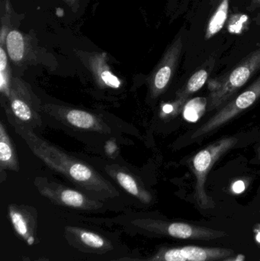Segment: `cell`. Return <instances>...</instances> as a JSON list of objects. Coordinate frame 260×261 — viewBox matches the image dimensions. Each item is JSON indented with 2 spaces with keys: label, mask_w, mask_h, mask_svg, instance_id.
I'll return each mask as SVG.
<instances>
[{
  "label": "cell",
  "mask_w": 260,
  "mask_h": 261,
  "mask_svg": "<svg viewBox=\"0 0 260 261\" xmlns=\"http://www.w3.org/2000/svg\"><path fill=\"white\" fill-rule=\"evenodd\" d=\"M6 112L8 120L15 132L24 140L32 153L47 167L87 191L105 197L119 196L117 190L112 184L86 163L68 154L56 146L40 138L31 130L30 127L18 122L10 113L6 110Z\"/></svg>",
  "instance_id": "cell-1"
},
{
  "label": "cell",
  "mask_w": 260,
  "mask_h": 261,
  "mask_svg": "<svg viewBox=\"0 0 260 261\" xmlns=\"http://www.w3.org/2000/svg\"><path fill=\"white\" fill-rule=\"evenodd\" d=\"M260 69V47L249 54L235 69L226 76L210 96L207 111L220 110L232 100L235 93Z\"/></svg>",
  "instance_id": "cell-2"
},
{
  "label": "cell",
  "mask_w": 260,
  "mask_h": 261,
  "mask_svg": "<svg viewBox=\"0 0 260 261\" xmlns=\"http://www.w3.org/2000/svg\"><path fill=\"white\" fill-rule=\"evenodd\" d=\"M238 141L235 137L221 138L198 151L192 159V170L196 179L195 197L198 203L203 208L212 206L213 204L206 191L208 174L214 164L230 150Z\"/></svg>",
  "instance_id": "cell-3"
},
{
  "label": "cell",
  "mask_w": 260,
  "mask_h": 261,
  "mask_svg": "<svg viewBox=\"0 0 260 261\" xmlns=\"http://www.w3.org/2000/svg\"><path fill=\"white\" fill-rule=\"evenodd\" d=\"M260 99V76L241 94L229 101L215 115L209 118L192 135V139H198L221 128L227 122L244 113Z\"/></svg>",
  "instance_id": "cell-4"
},
{
  "label": "cell",
  "mask_w": 260,
  "mask_h": 261,
  "mask_svg": "<svg viewBox=\"0 0 260 261\" xmlns=\"http://www.w3.org/2000/svg\"><path fill=\"white\" fill-rule=\"evenodd\" d=\"M9 109L6 108L18 122L27 126L41 125L39 99L26 83L18 77L12 78L10 94L7 98Z\"/></svg>",
  "instance_id": "cell-5"
},
{
  "label": "cell",
  "mask_w": 260,
  "mask_h": 261,
  "mask_svg": "<svg viewBox=\"0 0 260 261\" xmlns=\"http://www.w3.org/2000/svg\"><path fill=\"white\" fill-rule=\"evenodd\" d=\"M183 48V36L180 32L165 50L161 60L150 77V93L153 99L159 97L169 86L180 62Z\"/></svg>",
  "instance_id": "cell-6"
},
{
  "label": "cell",
  "mask_w": 260,
  "mask_h": 261,
  "mask_svg": "<svg viewBox=\"0 0 260 261\" xmlns=\"http://www.w3.org/2000/svg\"><path fill=\"white\" fill-rule=\"evenodd\" d=\"M35 184L42 196L60 205L77 208H94L99 207V202L92 200L77 190L64 187L45 177H36Z\"/></svg>",
  "instance_id": "cell-7"
},
{
  "label": "cell",
  "mask_w": 260,
  "mask_h": 261,
  "mask_svg": "<svg viewBox=\"0 0 260 261\" xmlns=\"http://www.w3.org/2000/svg\"><path fill=\"white\" fill-rule=\"evenodd\" d=\"M42 110L55 119L77 129L93 130L102 134L111 132L109 127L102 119L84 110L51 104L44 105Z\"/></svg>",
  "instance_id": "cell-8"
},
{
  "label": "cell",
  "mask_w": 260,
  "mask_h": 261,
  "mask_svg": "<svg viewBox=\"0 0 260 261\" xmlns=\"http://www.w3.org/2000/svg\"><path fill=\"white\" fill-rule=\"evenodd\" d=\"M233 254L232 249L183 246L160 251L151 261H221Z\"/></svg>",
  "instance_id": "cell-9"
},
{
  "label": "cell",
  "mask_w": 260,
  "mask_h": 261,
  "mask_svg": "<svg viewBox=\"0 0 260 261\" xmlns=\"http://www.w3.org/2000/svg\"><path fill=\"white\" fill-rule=\"evenodd\" d=\"M157 228L169 237L184 240L211 241L227 236L224 231L185 222H160L157 224Z\"/></svg>",
  "instance_id": "cell-10"
},
{
  "label": "cell",
  "mask_w": 260,
  "mask_h": 261,
  "mask_svg": "<svg viewBox=\"0 0 260 261\" xmlns=\"http://www.w3.org/2000/svg\"><path fill=\"white\" fill-rule=\"evenodd\" d=\"M105 170L108 175L129 194L132 195L143 203L151 202L152 196L151 193L145 188L142 181L129 170L118 164L107 165Z\"/></svg>",
  "instance_id": "cell-11"
},
{
  "label": "cell",
  "mask_w": 260,
  "mask_h": 261,
  "mask_svg": "<svg viewBox=\"0 0 260 261\" xmlns=\"http://www.w3.org/2000/svg\"><path fill=\"white\" fill-rule=\"evenodd\" d=\"M83 55L86 58L87 66L99 85L112 89L120 88L122 81L112 73L107 64L106 54L92 53Z\"/></svg>",
  "instance_id": "cell-12"
},
{
  "label": "cell",
  "mask_w": 260,
  "mask_h": 261,
  "mask_svg": "<svg viewBox=\"0 0 260 261\" xmlns=\"http://www.w3.org/2000/svg\"><path fill=\"white\" fill-rule=\"evenodd\" d=\"M215 60L210 58L206 61V64L197 70L190 78L188 82L183 86L177 93V105L183 104L189 96L198 92L203 88L209 78V74L212 72L215 66Z\"/></svg>",
  "instance_id": "cell-13"
},
{
  "label": "cell",
  "mask_w": 260,
  "mask_h": 261,
  "mask_svg": "<svg viewBox=\"0 0 260 261\" xmlns=\"http://www.w3.org/2000/svg\"><path fill=\"white\" fill-rule=\"evenodd\" d=\"M0 167L1 170L18 172L19 164L13 141L3 122H0Z\"/></svg>",
  "instance_id": "cell-14"
},
{
  "label": "cell",
  "mask_w": 260,
  "mask_h": 261,
  "mask_svg": "<svg viewBox=\"0 0 260 261\" xmlns=\"http://www.w3.org/2000/svg\"><path fill=\"white\" fill-rule=\"evenodd\" d=\"M230 0H219L207 23L205 38L211 39L221 32L228 18Z\"/></svg>",
  "instance_id": "cell-15"
},
{
  "label": "cell",
  "mask_w": 260,
  "mask_h": 261,
  "mask_svg": "<svg viewBox=\"0 0 260 261\" xmlns=\"http://www.w3.org/2000/svg\"><path fill=\"white\" fill-rule=\"evenodd\" d=\"M27 210L16 205H9V214L14 229L20 237L27 242V245H32L35 243V238L31 234L29 227V216Z\"/></svg>",
  "instance_id": "cell-16"
},
{
  "label": "cell",
  "mask_w": 260,
  "mask_h": 261,
  "mask_svg": "<svg viewBox=\"0 0 260 261\" xmlns=\"http://www.w3.org/2000/svg\"><path fill=\"white\" fill-rule=\"evenodd\" d=\"M6 47L9 58L15 64H19L25 58V38L18 30H10L6 38Z\"/></svg>",
  "instance_id": "cell-17"
},
{
  "label": "cell",
  "mask_w": 260,
  "mask_h": 261,
  "mask_svg": "<svg viewBox=\"0 0 260 261\" xmlns=\"http://www.w3.org/2000/svg\"><path fill=\"white\" fill-rule=\"evenodd\" d=\"M249 24V16L244 14H237L229 20L227 30L232 34H242L247 30Z\"/></svg>",
  "instance_id": "cell-18"
},
{
  "label": "cell",
  "mask_w": 260,
  "mask_h": 261,
  "mask_svg": "<svg viewBox=\"0 0 260 261\" xmlns=\"http://www.w3.org/2000/svg\"><path fill=\"white\" fill-rule=\"evenodd\" d=\"M79 236L81 242L90 248L99 249L105 245V240L99 234L91 231H81L79 232Z\"/></svg>",
  "instance_id": "cell-19"
},
{
  "label": "cell",
  "mask_w": 260,
  "mask_h": 261,
  "mask_svg": "<svg viewBox=\"0 0 260 261\" xmlns=\"http://www.w3.org/2000/svg\"><path fill=\"white\" fill-rule=\"evenodd\" d=\"M61 1L64 2L67 6H70L73 12H76L79 9L80 0H61Z\"/></svg>",
  "instance_id": "cell-20"
},
{
  "label": "cell",
  "mask_w": 260,
  "mask_h": 261,
  "mask_svg": "<svg viewBox=\"0 0 260 261\" xmlns=\"http://www.w3.org/2000/svg\"><path fill=\"white\" fill-rule=\"evenodd\" d=\"M260 7V0H251L250 5L247 7L249 12H253Z\"/></svg>",
  "instance_id": "cell-21"
},
{
  "label": "cell",
  "mask_w": 260,
  "mask_h": 261,
  "mask_svg": "<svg viewBox=\"0 0 260 261\" xmlns=\"http://www.w3.org/2000/svg\"><path fill=\"white\" fill-rule=\"evenodd\" d=\"M255 239L256 242L260 244V224L256 225L254 228Z\"/></svg>",
  "instance_id": "cell-22"
},
{
  "label": "cell",
  "mask_w": 260,
  "mask_h": 261,
  "mask_svg": "<svg viewBox=\"0 0 260 261\" xmlns=\"http://www.w3.org/2000/svg\"><path fill=\"white\" fill-rule=\"evenodd\" d=\"M254 21L257 25L260 26V12L257 14V15H256V18H255Z\"/></svg>",
  "instance_id": "cell-23"
},
{
  "label": "cell",
  "mask_w": 260,
  "mask_h": 261,
  "mask_svg": "<svg viewBox=\"0 0 260 261\" xmlns=\"http://www.w3.org/2000/svg\"><path fill=\"white\" fill-rule=\"evenodd\" d=\"M244 256L242 255V254H239V255L237 257L236 259L232 261H244Z\"/></svg>",
  "instance_id": "cell-24"
},
{
  "label": "cell",
  "mask_w": 260,
  "mask_h": 261,
  "mask_svg": "<svg viewBox=\"0 0 260 261\" xmlns=\"http://www.w3.org/2000/svg\"><path fill=\"white\" fill-rule=\"evenodd\" d=\"M170 1L174 2V3H179L180 5V2H185L186 3V0H170Z\"/></svg>",
  "instance_id": "cell-25"
},
{
  "label": "cell",
  "mask_w": 260,
  "mask_h": 261,
  "mask_svg": "<svg viewBox=\"0 0 260 261\" xmlns=\"http://www.w3.org/2000/svg\"><path fill=\"white\" fill-rule=\"evenodd\" d=\"M259 159H260V148H259Z\"/></svg>",
  "instance_id": "cell-26"
}]
</instances>
